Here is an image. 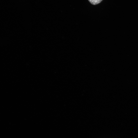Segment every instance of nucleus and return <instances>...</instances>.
<instances>
[{
	"label": "nucleus",
	"instance_id": "1",
	"mask_svg": "<svg viewBox=\"0 0 138 138\" xmlns=\"http://www.w3.org/2000/svg\"><path fill=\"white\" fill-rule=\"evenodd\" d=\"M89 2L94 5L98 4L100 3L103 0H88Z\"/></svg>",
	"mask_w": 138,
	"mask_h": 138
}]
</instances>
